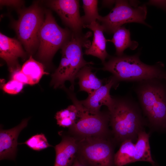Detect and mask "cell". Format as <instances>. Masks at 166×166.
Masks as SVG:
<instances>
[{
	"instance_id": "cell-1",
	"label": "cell",
	"mask_w": 166,
	"mask_h": 166,
	"mask_svg": "<svg viewBox=\"0 0 166 166\" xmlns=\"http://www.w3.org/2000/svg\"><path fill=\"white\" fill-rule=\"evenodd\" d=\"M113 98V105L109 112L114 140L122 143L136 140L145 123L138 104L129 96Z\"/></svg>"
},
{
	"instance_id": "cell-2",
	"label": "cell",
	"mask_w": 166,
	"mask_h": 166,
	"mask_svg": "<svg viewBox=\"0 0 166 166\" xmlns=\"http://www.w3.org/2000/svg\"><path fill=\"white\" fill-rule=\"evenodd\" d=\"M140 53L111 57L104 63L102 69L111 73L117 83L121 81L138 82L152 78L165 79L166 73L160 63L149 65L142 62Z\"/></svg>"
},
{
	"instance_id": "cell-3",
	"label": "cell",
	"mask_w": 166,
	"mask_h": 166,
	"mask_svg": "<svg viewBox=\"0 0 166 166\" xmlns=\"http://www.w3.org/2000/svg\"><path fill=\"white\" fill-rule=\"evenodd\" d=\"M152 78L137 82L134 90L143 113L152 126L166 129V90Z\"/></svg>"
},
{
	"instance_id": "cell-4",
	"label": "cell",
	"mask_w": 166,
	"mask_h": 166,
	"mask_svg": "<svg viewBox=\"0 0 166 166\" xmlns=\"http://www.w3.org/2000/svg\"><path fill=\"white\" fill-rule=\"evenodd\" d=\"M77 140L76 158L83 165L115 166L113 143L107 137H87Z\"/></svg>"
},
{
	"instance_id": "cell-5",
	"label": "cell",
	"mask_w": 166,
	"mask_h": 166,
	"mask_svg": "<svg viewBox=\"0 0 166 166\" xmlns=\"http://www.w3.org/2000/svg\"><path fill=\"white\" fill-rule=\"evenodd\" d=\"M69 93V97L78 112L77 119L69 128L70 131L79 137L78 139L87 137H107L109 112L92 113L83 106L75 94Z\"/></svg>"
},
{
	"instance_id": "cell-6",
	"label": "cell",
	"mask_w": 166,
	"mask_h": 166,
	"mask_svg": "<svg viewBox=\"0 0 166 166\" xmlns=\"http://www.w3.org/2000/svg\"><path fill=\"white\" fill-rule=\"evenodd\" d=\"M138 2L117 0L115 6L107 15L101 16L98 20L104 32L109 34L114 33L124 24L136 22L147 26L145 22L147 14L145 5L139 6Z\"/></svg>"
},
{
	"instance_id": "cell-7",
	"label": "cell",
	"mask_w": 166,
	"mask_h": 166,
	"mask_svg": "<svg viewBox=\"0 0 166 166\" xmlns=\"http://www.w3.org/2000/svg\"><path fill=\"white\" fill-rule=\"evenodd\" d=\"M72 33L61 27L51 13L47 12L39 34V58L43 61H49L69 39Z\"/></svg>"
},
{
	"instance_id": "cell-8",
	"label": "cell",
	"mask_w": 166,
	"mask_h": 166,
	"mask_svg": "<svg viewBox=\"0 0 166 166\" xmlns=\"http://www.w3.org/2000/svg\"><path fill=\"white\" fill-rule=\"evenodd\" d=\"M44 21L41 9L34 6L24 11L17 22L18 37L29 53H32L39 45V32Z\"/></svg>"
},
{
	"instance_id": "cell-9",
	"label": "cell",
	"mask_w": 166,
	"mask_h": 166,
	"mask_svg": "<svg viewBox=\"0 0 166 166\" xmlns=\"http://www.w3.org/2000/svg\"><path fill=\"white\" fill-rule=\"evenodd\" d=\"M88 37V35L72 33L69 39L62 48V55L66 57L70 62L69 81L71 83L72 90L74 89V81L79 71L86 65L93 64L92 62L86 61L83 57L82 48L89 45Z\"/></svg>"
},
{
	"instance_id": "cell-10",
	"label": "cell",
	"mask_w": 166,
	"mask_h": 166,
	"mask_svg": "<svg viewBox=\"0 0 166 166\" xmlns=\"http://www.w3.org/2000/svg\"><path fill=\"white\" fill-rule=\"evenodd\" d=\"M49 4L65 23L71 29L72 33L82 34V30L84 26L79 13V1L52 0L50 1Z\"/></svg>"
},
{
	"instance_id": "cell-11",
	"label": "cell",
	"mask_w": 166,
	"mask_h": 166,
	"mask_svg": "<svg viewBox=\"0 0 166 166\" xmlns=\"http://www.w3.org/2000/svg\"><path fill=\"white\" fill-rule=\"evenodd\" d=\"M117 83L112 76L105 85H102L93 93L89 95L85 100L80 101V102L86 109L92 113L100 112V108L103 105L106 106L110 110L114 102V98L110 96V91L111 88L115 86Z\"/></svg>"
},
{
	"instance_id": "cell-12",
	"label": "cell",
	"mask_w": 166,
	"mask_h": 166,
	"mask_svg": "<svg viewBox=\"0 0 166 166\" xmlns=\"http://www.w3.org/2000/svg\"><path fill=\"white\" fill-rule=\"evenodd\" d=\"M28 119L22 120L17 126L8 130L0 129V159L14 160L16 155L17 139L21 132L27 126Z\"/></svg>"
},
{
	"instance_id": "cell-13",
	"label": "cell",
	"mask_w": 166,
	"mask_h": 166,
	"mask_svg": "<svg viewBox=\"0 0 166 166\" xmlns=\"http://www.w3.org/2000/svg\"><path fill=\"white\" fill-rule=\"evenodd\" d=\"M21 44L16 39L0 34V56L7 63L10 70L13 72L17 66V59L24 56Z\"/></svg>"
},
{
	"instance_id": "cell-14",
	"label": "cell",
	"mask_w": 166,
	"mask_h": 166,
	"mask_svg": "<svg viewBox=\"0 0 166 166\" xmlns=\"http://www.w3.org/2000/svg\"><path fill=\"white\" fill-rule=\"evenodd\" d=\"M56 156L54 166H70L75 158L77 150V140L69 136H65L55 147Z\"/></svg>"
},
{
	"instance_id": "cell-15",
	"label": "cell",
	"mask_w": 166,
	"mask_h": 166,
	"mask_svg": "<svg viewBox=\"0 0 166 166\" xmlns=\"http://www.w3.org/2000/svg\"><path fill=\"white\" fill-rule=\"evenodd\" d=\"M84 28L90 29L93 33L92 43L85 50V54L96 57L100 59L104 63L109 55L106 50V43L108 40L106 39L104 36L102 27L99 22L96 21L84 26Z\"/></svg>"
},
{
	"instance_id": "cell-16",
	"label": "cell",
	"mask_w": 166,
	"mask_h": 166,
	"mask_svg": "<svg viewBox=\"0 0 166 166\" xmlns=\"http://www.w3.org/2000/svg\"><path fill=\"white\" fill-rule=\"evenodd\" d=\"M76 78L79 79V90L85 91L89 95L94 93L103 85V80L98 78L95 73L92 72L90 65L82 67L77 73Z\"/></svg>"
},
{
	"instance_id": "cell-17",
	"label": "cell",
	"mask_w": 166,
	"mask_h": 166,
	"mask_svg": "<svg viewBox=\"0 0 166 166\" xmlns=\"http://www.w3.org/2000/svg\"><path fill=\"white\" fill-rule=\"evenodd\" d=\"M108 41L114 44L117 56L123 55L124 51L126 49L129 48L134 50L138 45L137 42L131 40L129 30L124 26H122L117 29L114 33L112 38L108 40Z\"/></svg>"
},
{
	"instance_id": "cell-18",
	"label": "cell",
	"mask_w": 166,
	"mask_h": 166,
	"mask_svg": "<svg viewBox=\"0 0 166 166\" xmlns=\"http://www.w3.org/2000/svg\"><path fill=\"white\" fill-rule=\"evenodd\" d=\"M149 137V134L143 129L139 133L137 141L135 144L134 162L146 161L151 163L152 166L155 164L151 153Z\"/></svg>"
},
{
	"instance_id": "cell-19",
	"label": "cell",
	"mask_w": 166,
	"mask_h": 166,
	"mask_svg": "<svg viewBox=\"0 0 166 166\" xmlns=\"http://www.w3.org/2000/svg\"><path fill=\"white\" fill-rule=\"evenodd\" d=\"M21 70L27 77L31 85L37 83L42 76L47 73L45 72L42 64L35 60L31 56L23 64Z\"/></svg>"
},
{
	"instance_id": "cell-20",
	"label": "cell",
	"mask_w": 166,
	"mask_h": 166,
	"mask_svg": "<svg viewBox=\"0 0 166 166\" xmlns=\"http://www.w3.org/2000/svg\"><path fill=\"white\" fill-rule=\"evenodd\" d=\"M135 144L131 140H126L121 143L118 151L114 154L115 166H123L134 162Z\"/></svg>"
},
{
	"instance_id": "cell-21",
	"label": "cell",
	"mask_w": 166,
	"mask_h": 166,
	"mask_svg": "<svg viewBox=\"0 0 166 166\" xmlns=\"http://www.w3.org/2000/svg\"><path fill=\"white\" fill-rule=\"evenodd\" d=\"M70 69L69 61L62 55L58 68L52 75L51 84L54 88H63L65 81H69Z\"/></svg>"
},
{
	"instance_id": "cell-22",
	"label": "cell",
	"mask_w": 166,
	"mask_h": 166,
	"mask_svg": "<svg viewBox=\"0 0 166 166\" xmlns=\"http://www.w3.org/2000/svg\"><path fill=\"white\" fill-rule=\"evenodd\" d=\"M78 117V112L74 105L57 112L55 115L57 124L60 126L70 128L76 122Z\"/></svg>"
},
{
	"instance_id": "cell-23",
	"label": "cell",
	"mask_w": 166,
	"mask_h": 166,
	"mask_svg": "<svg viewBox=\"0 0 166 166\" xmlns=\"http://www.w3.org/2000/svg\"><path fill=\"white\" fill-rule=\"evenodd\" d=\"M82 1L85 15L81 17V19L84 28V26L97 21L101 16L98 13V0H83Z\"/></svg>"
},
{
	"instance_id": "cell-24",
	"label": "cell",
	"mask_w": 166,
	"mask_h": 166,
	"mask_svg": "<svg viewBox=\"0 0 166 166\" xmlns=\"http://www.w3.org/2000/svg\"><path fill=\"white\" fill-rule=\"evenodd\" d=\"M33 150L39 151L52 146L48 143L47 140L43 134H37L34 135L24 143Z\"/></svg>"
},
{
	"instance_id": "cell-25",
	"label": "cell",
	"mask_w": 166,
	"mask_h": 166,
	"mask_svg": "<svg viewBox=\"0 0 166 166\" xmlns=\"http://www.w3.org/2000/svg\"><path fill=\"white\" fill-rule=\"evenodd\" d=\"M24 85L17 81L12 79L5 84L2 89L6 93L11 94H16L22 90Z\"/></svg>"
},
{
	"instance_id": "cell-26",
	"label": "cell",
	"mask_w": 166,
	"mask_h": 166,
	"mask_svg": "<svg viewBox=\"0 0 166 166\" xmlns=\"http://www.w3.org/2000/svg\"><path fill=\"white\" fill-rule=\"evenodd\" d=\"M12 79L17 81L24 84L30 85V82L27 77L19 69L13 72Z\"/></svg>"
},
{
	"instance_id": "cell-27",
	"label": "cell",
	"mask_w": 166,
	"mask_h": 166,
	"mask_svg": "<svg viewBox=\"0 0 166 166\" xmlns=\"http://www.w3.org/2000/svg\"><path fill=\"white\" fill-rule=\"evenodd\" d=\"M0 4L14 6H17L21 4L22 2L19 0H0Z\"/></svg>"
},
{
	"instance_id": "cell-28",
	"label": "cell",
	"mask_w": 166,
	"mask_h": 166,
	"mask_svg": "<svg viewBox=\"0 0 166 166\" xmlns=\"http://www.w3.org/2000/svg\"><path fill=\"white\" fill-rule=\"evenodd\" d=\"M148 3L166 9V1L150 0L148 2Z\"/></svg>"
},
{
	"instance_id": "cell-29",
	"label": "cell",
	"mask_w": 166,
	"mask_h": 166,
	"mask_svg": "<svg viewBox=\"0 0 166 166\" xmlns=\"http://www.w3.org/2000/svg\"><path fill=\"white\" fill-rule=\"evenodd\" d=\"M116 1L113 0H103L102 4L104 6H111L115 3Z\"/></svg>"
},
{
	"instance_id": "cell-30",
	"label": "cell",
	"mask_w": 166,
	"mask_h": 166,
	"mask_svg": "<svg viewBox=\"0 0 166 166\" xmlns=\"http://www.w3.org/2000/svg\"><path fill=\"white\" fill-rule=\"evenodd\" d=\"M72 166H84L75 157Z\"/></svg>"
},
{
	"instance_id": "cell-31",
	"label": "cell",
	"mask_w": 166,
	"mask_h": 166,
	"mask_svg": "<svg viewBox=\"0 0 166 166\" xmlns=\"http://www.w3.org/2000/svg\"><path fill=\"white\" fill-rule=\"evenodd\" d=\"M154 166H157V165L156 164H155V165Z\"/></svg>"
},
{
	"instance_id": "cell-32",
	"label": "cell",
	"mask_w": 166,
	"mask_h": 166,
	"mask_svg": "<svg viewBox=\"0 0 166 166\" xmlns=\"http://www.w3.org/2000/svg\"><path fill=\"white\" fill-rule=\"evenodd\" d=\"M165 79L166 80V79Z\"/></svg>"
}]
</instances>
